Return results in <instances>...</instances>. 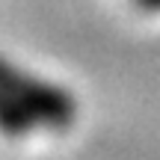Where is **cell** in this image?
<instances>
[{
	"label": "cell",
	"mask_w": 160,
	"mask_h": 160,
	"mask_svg": "<svg viewBox=\"0 0 160 160\" xmlns=\"http://www.w3.org/2000/svg\"><path fill=\"white\" fill-rule=\"evenodd\" d=\"M0 95H6L15 104L27 107L42 122H57L59 125V122H68V116H71V104L62 92L39 86V83H30V80L18 77L15 71L3 68V65H0Z\"/></svg>",
	"instance_id": "cell-1"
},
{
	"label": "cell",
	"mask_w": 160,
	"mask_h": 160,
	"mask_svg": "<svg viewBox=\"0 0 160 160\" xmlns=\"http://www.w3.org/2000/svg\"><path fill=\"white\" fill-rule=\"evenodd\" d=\"M142 6H151V9H160V0H139Z\"/></svg>",
	"instance_id": "cell-2"
}]
</instances>
